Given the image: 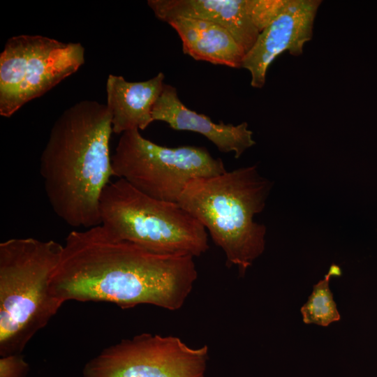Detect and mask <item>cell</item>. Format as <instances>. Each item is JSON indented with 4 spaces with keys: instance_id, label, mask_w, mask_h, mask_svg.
<instances>
[{
    "instance_id": "5bb4252c",
    "label": "cell",
    "mask_w": 377,
    "mask_h": 377,
    "mask_svg": "<svg viewBox=\"0 0 377 377\" xmlns=\"http://www.w3.org/2000/svg\"><path fill=\"white\" fill-rule=\"evenodd\" d=\"M340 274L339 267L332 265L325 278L313 286L308 300L300 309L304 323L326 327L340 320L341 316L330 288L331 277Z\"/></svg>"
},
{
    "instance_id": "7a4b0ae2",
    "label": "cell",
    "mask_w": 377,
    "mask_h": 377,
    "mask_svg": "<svg viewBox=\"0 0 377 377\" xmlns=\"http://www.w3.org/2000/svg\"><path fill=\"white\" fill-rule=\"evenodd\" d=\"M112 117L106 105L84 100L54 121L40 160L45 193L68 225L101 224L100 200L114 175L110 140Z\"/></svg>"
},
{
    "instance_id": "277c9868",
    "label": "cell",
    "mask_w": 377,
    "mask_h": 377,
    "mask_svg": "<svg viewBox=\"0 0 377 377\" xmlns=\"http://www.w3.org/2000/svg\"><path fill=\"white\" fill-rule=\"evenodd\" d=\"M63 245L32 237L0 244V355L21 354L61 304L50 281Z\"/></svg>"
},
{
    "instance_id": "30bf717a",
    "label": "cell",
    "mask_w": 377,
    "mask_h": 377,
    "mask_svg": "<svg viewBox=\"0 0 377 377\" xmlns=\"http://www.w3.org/2000/svg\"><path fill=\"white\" fill-rule=\"evenodd\" d=\"M321 1L286 0L276 17L261 31L246 54L242 68L251 75V84L262 88L266 73L275 58L284 51L298 56L313 34L314 18Z\"/></svg>"
},
{
    "instance_id": "8fae6325",
    "label": "cell",
    "mask_w": 377,
    "mask_h": 377,
    "mask_svg": "<svg viewBox=\"0 0 377 377\" xmlns=\"http://www.w3.org/2000/svg\"><path fill=\"white\" fill-rule=\"evenodd\" d=\"M154 121L166 122L177 131L198 133L210 140L221 151H233L239 158L256 144L246 122L234 126L223 121L216 124L207 116L186 107L180 101L175 87L165 84L152 110Z\"/></svg>"
},
{
    "instance_id": "9c48e42d",
    "label": "cell",
    "mask_w": 377,
    "mask_h": 377,
    "mask_svg": "<svg viewBox=\"0 0 377 377\" xmlns=\"http://www.w3.org/2000/svg\"><path fill=\"white\" fill-rule=\"evenodd\" d=\"M286 0H149L159 20L179 17L213 22L229 31L246 54L261 31L276 17Z\"/></svg>"
},
{
    "instance_id": "7c38bea8",
    "label": "cell",
    "mask_w": 377,
    "mask_h": 377,
    "mask_svg": "<svg viewBox=\"0 0 377 377\" xmlns=\"http://www.w3.org/2000/svg\"><path fill=\"white\" fill-rule=\"evenodd\" d=\"M163 73L142 82H128L122 76L109 75L106 82V106L117 134L145 129L152 121V110L165 83Z\"/></svg>"
},
{
    "instance_id": "8992f818",
    "label": "cell",
    "mask_w": 377,
    "mask_h": 377,
    "mask_svg": "<svg viewBox=\"0 0 377 377\" xmlns=\"http://www.w3.org/2000/svg\"><path fill=\"white\" fill-rule=\"evenodd\" d=\"M114 175L157 200L177 202L192 179L226 171L223 161L205 147L158 145L138 129L121 133L112 155Z\"/></svg>"
},
{
    "instance_id": "52a82bcc",
    "label": "cell",
    "mask_w": 377,
    "mask_h": 377,
    "mask_svg": "<svg viewBox=\"0 0 377 377\" xmlns=\"http://www.w3.org/2000/svg\"><path fill=\"white\" fill-rule=\"evenodd\" d=\"M84 63V48L80 43L40 35L12 36L0 54V114L10 117Z\"/></svg>"
},
{
    "instance_id": "4fadbf2b",
    "label": "cell",
    "mask_w": 377,
    "mask_h": 377,
    "mask_svg": "<svg viewBox=\"0 0 377 377\" xmlns=\"http://www.w3.org/2000/svg\"><path fill=\"white\" fill-rule=\"evenodd\" d=\"M178 34L182 50L198 61L241 68L246 53L226 28L208 20L179 17L168 22Z\"/></svg>"
},
{
    "instance_id": "9a60e30c",
    "label": "cell",
    "mask_w": 377,
    "mask_h": 377,
    "mask_svg": "<svg viewBox=\"0 0 377 377\" xmlns=\"http://www.w3.org/2000/svg\"><path fill=\"white\" fill-rule=\"evenodd\" d=\"M28 364L21 354L3 356L0 359V377H25Z\"/></svg>"
},
{
    "instance_id": "6da1fadb",
    "label": "cell",
    "mask_w": 377,
    "mask_h": 377,
    "mask_svg": "<svg viewBox=\"0 0 377 377\" xmlns=\"http://www.w3.org/2000/svg\"><path fill=\"white\" fill-rule=\"evenodd\" d=\"M193 258L149 251L117 238L102 225L72 230L50 291L61 305L69 300L105 302L122 309L150 304L176 311L198 278Z\"/></svg>"
},
{
    "instance_id": "5b68a950",
    "label": "cell",
    "mask_w": 377,
    "mask_h": 377,
    "mask_svg": "<svg viewBox=\"0 0 377 377\" xmlns=\"http://www.w3.org/2000/svg\"><path fill=\"white\" fill-rule=\"evenodd\" d=\"M100 214L117 238L155 253L198 257L209 249L206 228L178 202L151 198L121 178L104 188Z\"/></svg>"
},
{
    "instance_id": "ba28073f",
    "label": "cell",
    "mask_w": 377,
    "mask_h": 377,
    "mask_svg": "<svg viewBox=\"0 0 377 377\" xmlns=\"http://www.w3.org/2000/svg\"><path fill=\"white\" fill-rule=\"evenodd\" d=\"M208 347L177 337L142 333L104 349L87 362L84 377H204Z\"/></svg>"
},
{
    "instance_id": "3957f363",
    "label": "cell",
    "mask_w": 377,
    "mask_h": 377,
    "mask_svg": "<svg viewBox=\"0 0 377 377\" xmlns=\"http://www.w3.org/2000/svg\"><path fill=\"white\" fill-rule=\"evenodd\" d=\"M272 186L256 165L243 167L191 180L177 202L209 231L226 266L244 276L265 250L266 227L253 218L264 209Z\"/></svg>"
}]
</instances>
